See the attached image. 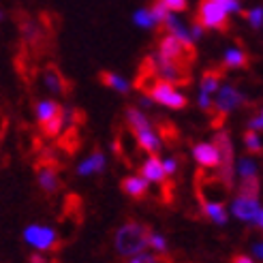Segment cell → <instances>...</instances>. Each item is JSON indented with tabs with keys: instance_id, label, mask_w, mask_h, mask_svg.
Masks as SVG:
<instances>
[{
	"instance_id": "6da1fadb",
	"label": "cell",
	"mask_w": 263,
	"mask_h": 263,
	"mask_svg": "<svg viewBox=\"0 0 263 263\" xmlns=\"http://www.w3.org/2000/svg\"><path fill=\"white\" fill-rule=\"evenodd\" d=\"M150 233H152L150 227L143 225V222H137V220L124 222L116 233V251L124 257H133V255L143 253V248L148 246Z\"/></svg>"
},
{
	"instance_id": "7a4b0ae2",
	"label": "cell",
	"mask_w": 263,
	"mask_h": 263,
	"mask_svg": "<svg viewBox=\"0 0 263 263\" xmlns=\"http://www.w3.org/2000/svg\"><path fill=\"white\" fill-rule=\"evenodd\" d=\"M161 58L169 60L178 64L182 69H193V64L197 62V49L193 43H182L180 39L172 36V34H161V41H159V51H156Z\"/></svg>"
},
{
	"instance_id": "3957f363",
	"label": "cell",
	"mask_w": 263,
	"mask_h": 263,
	"mask_svg": "<svg viewBox=\"0 0 263 263\" xmlns=\"http://www.w3.org/2000/svg\"><path fill=\"white\" fill-rule=\"evenodd\" d=\"M195 24H199L203 30H229V13L225 11L222 3L218 0H199V9H197Z\"/></svg>"
},
{
	"instance_id": "277c9868",
	"label": "cell",
	"mask_w": 263,
	"mask_h": 263,
	"mask_svg": "<svg viewBox=\"0 0 263 263\" xmlns=\"http://www.w3.org/2000/svg\"><path fill=\"white\" fill-rule=\"evenodd\" d=\"M150 99H152V103H161L165 107H172V109H184L189 105V99L184 95H180L176 90V86L167 84L163 80H159L156 86L150 90Z\"/></svg>"
},
{
	"instance_id": "5b68a950",
	"label": "cell",
	"mask_w": 263,
	"mask_h": 263,
	"mask_svg": "<svg viewBox=\"0 0 263 263\" xmlns=\"http://www.w3.org/2000/svg\"><path fill=\"white\" fill-rule=\"evenodd\" d=\"M24 238L28 244H32L39 251H51V248H58V235L54 229H47L41 225H30L26 227Z\"/></svg>"
},
{
	"instance_id": "8992f818",
	"label": "cell",
	"mask_w": 263,
	"mask_h": 263,
	"mask_svg": "<svg viewBox=\"0 0 263 263\" xmlns=\"http://www.w3.org/2000/svg\"><path fill=\"white\" fill-rule=\"evenodd\" d=\"M231 212L235 218L240 220H248V222H255V225H261V203L255 197H238L231 205Z\"/></svg>"
},
{
	"instance_id": "52a82bcc",
	"label": "cell",
	"mask_w": 263,
	"mask_h": 263,
	"mask_svg": "<svg viewBox=\"0 0 263 263\" xmlns=\"http://www.w3.org/2000/svg\"><path fill=\"white\" fill-rule=\"evenodd\" d=\"M41 75H43V84L47 86V90L56 92V95H62V97H67L71 92V82L62 75V71L56 64H45Z\"/></svg>"
},
{
	"instance_id": "ba28073f",
	"label": "cell",
	"mask_w": 263,
	"mask_h": 263,
	"mask_svg": "<svg viewBox=\"0 0 263 263\" xmlns=\"http://www.w3.org/2000/svg\"><path fill=\"white\" fill-rule=\"evenodd\" d=\"M242 103H244V97L235 88H231V86H218L216 88V99L212 103V107H216L222 114H229L231 109L240 107Z\"/></svg>"
},
{
	"instance_id": "9c48e42d",
	"label": "cell",
	"mask_w": 263,
	"mask_h": 263,
	"mask_svg": "<svg viewBox=\"0 0 263 263\" xmlns=\"http://www.w3.org/2000/svg\"><path fill=\"white\" fill-rule=\"evenodd\" d=\"M193 159L205 169H216L220 163L218 152L212 143H197V146H193Z\"/></svg>"
},
{
	"instance_id": "30bf717a",
	"label": "cell",
	"mask_w": 263,
	"mask_h": 263,
	"mask_svg": "<svg viewBox=\"0 0 263 263\" xmlns=\"http://www.w3.org/2000/svg\"><path fill=\"white\" fill-rule=\"evenodd\" d=\"M56 148L60 152H64L67 156H73L77 150L82 148V135H80V126H69L64 133L60 135Z\"/></svg>"
},
{
	"instance_id": "8fae6325",
	"label": "cell",
	"mask_w": 263,
	"mask_h": 263,
	"mask_svg": "<svg viewBox=\"0 0 263 263\" xmlns=\"http://www.w3.org/2000/svg\"><path fill=\"white\" fill-rule=\"evenodd\" d=\"M120 189L128 195L133 197V199H146L148 193H150V184L148 180H143L141 176H128L120 182Z\"/></svg>"
},
{
	"instance_id": "7c38bea8",
	"label": "cell",
	"mask_w": 263,
	"mask_h": 263,
	"mask_svg": "<svg viewBox=\"0 0 263 263\" xmlns=\"http://www.w3.org/2000/svg\"><path fill=\"white\" fill-rule=\"evenodd\" d=\"M133 137H135V141H137L139 150H146L150 156L159 154V150H161V139H159V135H156L154 130H152V126H150V128L135 130Z\"/></svg>"
},
{
	"instance_id": "4fadbf2b",
	"label": "cell",
	"mask_w": 263,
	"mask_h": 263,
	"mask_svg": "<svg viewBox=\"0 0 263 263\" xmlns=\"http://www.w3.org/2000/svg\"><path fill=\"white\" fill-rule=\"evenodd\" d=\"M222 77H225V69H222V64H218V67H208L203 71V77H201V92H205V95L216 92V88L222 82Z\"/></svg>"
},
{
	"instance_id": "5bb4252c",
	"label": "cell",
	"mask_w": 263,
	"mask_h": 263,
	"mask_svg": "<svg viewBox=\"0 0 263 263\" xmlns=\"http://www.w3.org/2000/svg\"><path fill=\"white\" fill-rule=\"evenodd\" d=\"M139 172H141V178H143V180H148V182H156V184L163 182V180L167 178V176H165V172H163V165H161V161L156 159V156H150V159L141 165Z\"/></svg>"
},
{
	"instance_id": "9a60e30c",
	"label": "cell",
	"mask_w": 263,
	"mask_h": 263,
	"mask_svg": "<svg viewBox=\"0 0 263 263\" xmlns=\"http://www.w3.org/2000/svg\"><path fill=\"white\" fill-rule=\"evenodd\" d=\"M105 169V154L97 148L95 152H92L88 159L80 165V169H77V172H80V176H92V174H101Z\"/></svg>"
},
{
	"instance_id": "2e32d148",
	"label": "cell",
	"mask_w": 263,
	"mask_h": 263,
	"mask_svg": "<svg viewBox=\"0 0 263 263\" xmlns=\"http://www.w3.org/2000/svg\"><path fill=\"white\" fill-rule=\"evenodd\" d=\"M251 62H248V54L242 49H229L225 54V62H222V69H248Z\"/></svg>"
},
{
	"instance_id": "e0dca14e",
	"label": "cell",
	"mask_w": 263,
	"mask_h": 263,
	"mask_svg": "<svg viewBox=\"0 0 263 263\" xmlns=\"http://www.w3.org/2000/svg\"><path fill=\"white\" fill-rule=\"evenodd\" d=\"M124 118H126V124L130 128V133H135V130H141V128H150V120L146 116H143L137 107H126L124 109Z\"/></svg>"
},
{
	"instance_id": "ac0fdd59",
	"label": "cell",
	"mask_w": 263,
	"mask_h": 263,
	"mask_svg": "<svg viewBox=\"0 0 263 263\" xmlns=\"http://www.w3.org/2000/svg\"><path fill=\"white\" fill-rule=\"evenodd\" d=\"M203 214L216 222V225H225L227 222V212H225V203H201Z\"/></svg>"
},
{
	"instance_id": "d6986e66",
	"label": "cell",
	"mask_w": 263,
	"mask_h": 263,
	"mask_svg": "<svg viewBox=\"0 0 263 263\" xmlns=\"http://www.w3.org/2000/svg\"><path fill=\"white\" fill-rule=\"evenodd\" d=\"M159 139L165 141L167 146H176V143L180 141V133H178V128L174 126V122H167V120H161L159 124Z\"/></svg>"
},
{
	"instance_id": "ffe728a7",
	"label": "cell",
	"mask_w": 263,
	"mask_h": 263,
	"mask_svg": "<svg viewBox=\"0 0 263 263\" xmlns=\"http://www.w3.org/2000/svg\"><path fill=\"white\" fill-rule=\"evenodd\" d=\"M99 82L105 84V86H109L118 92H128V84L122 80L118 73H111V71H101L99 73Z\"/></svg>"
},
{
	"instance_id": "44dd1931",
	"label": "cell",
	"mask_w": 263,
	"mask_h": 263,
	"mask_svg": "<svg viewBox=\"0 0 263 263\" xmlns=\"http://www.w3.org/2000/svg\"><path fill=\"white\" fill-rule=\"evenodd\" d=\"M60 109H62V105H58L54 101H41V103H39V107H36V120H39V124L47 122L49 118H54Z\"/></svg>"
},
{
	"instance_id": "7402d4cb",
	"label": "cell",
	"mask_w": 263,
	"mask_h": 263,
	"mask_svg": "<svg viewBox=\"0 0 263 263\" xmlns=\"http://www.w3.org/2000/svg\"><path fill=\"white\" fill-rule=\"evenodd\" d=\"M240 195L242 197H259V178L257 176H248V178H242L240 182Z\"/></svg>"
},
{
	"instance_id": "603a6c76",
	"label": "cell",
	"mask_w": 263,
	"mask_h": 263,
	"mask_svg": "<svg viewBox=\"0 0 263 263\" xmlns=\"http://www.w3.org/2000/svg\"><path fill=\"white\" fill-rule=\"evenodd\" d=\"M242 139H244V146H246V150L251 152V154H261V139H259V135H257V130H246V133L242 135Z\"/></svg>"
},
{
	"instance_id": "cb8c5ba5",
	"label": "cell",
	"mask_w": 263,
	"mask_h": 263,
	"mask_svg": "<svg viewBox=\"0 0 263 263\" xmlns=\"http://www.w3.org/2000/svg\"><path fill=\"white\" fill-rule=\"evenodd\" d=\"M150 13H152V17H154V22H156V28H161L163 22L167 20V15H169L172 11H169V9L161 3V0H154L152 7H150Z\"/></svg>"
},
{
	"instance_id": "d4e9b609",
	"label": "cell",
	"mask_w": 263,
	"mask_h": 263,
	"mask_svg": "<svg viewBox=\"0 0 263 263\" xmlns=\"http://www.w3.org/2000/svg\"><path fill=\"white\" fill-rule=\"evenodd\" d=\"M133 20H135L137 26H141V28H156V22H154V17H152L150 9H137L135 15H133Z\"/></svg>"
},
{
	"instance_id": "484cf974",
	"label": "cell",
	"mask_w": 263,
	"mask_h": 263,
	"mask_svg": "<svg viewBox=\"0 0 263 263\" xmlns=\"http://www.w3.org/2000/svg\"><path fill=\"white\" fill-rule=\"evenodd\" d=\"M130 263H172V257H167V253H161V257L156 255H141L137 259H133Z\"/></svg>"
},
{
	"instance_id": "4316f807",
	"label": "cell",
	"mask_w": 263,
	"mask_h": 263,
	"mask_svg": "<svg viewBox=\"0 0 263 263\" xmlns=\"http://www.w3.org/2000/svg\"><path fill=\"white\" fill-rule=\"evenodd\" d=\"M240 13L255 26V28H261V17H263V9L261 7H255L251 11H240Z\"/></svg>"
},
{
	"instance_id": "83f0119b",
	"label": "cell",
	"mask_w": 263,
	"mask_h": 263,
	"mask_svg": "<svg viewBox=\"0 0 263 263\" xmlns=\"http://www.w3.org/2000/svg\"><path fill=\"white\" fill-rule=\"evenodd\" d=\"M238 172L242 178H248V176H257V163H253L251 159H242L240 165H238Z\"/></svg>"
},
{
	"instance_id": "f1b7e54d",
	"label": "cell",
	"mask_w": 263,
	"mask_h": 263,
	"mask_svg": "<svg viewBox=\"0 0 263 263\" xmlns=\"http://www.w3.org/2000/svg\"><path fill=\"white\" fill-rule=\"evenodd\" d=\"M148 246H152L154 251L159 253H167V244H165V238L163 235H156V233H150V240H148Z\"/></svg>"
},
{
	"instance_id": "f546056e",
	"label": "cell",
	"mask_w": 263,
	"mask_h": 263,
	"mask_svg": "<svg viewBox=\"0 0 263 263\" xmlns=\"http://www.w3.org/2000/svg\"><path fill=\"white\" fill-rule=\"evenodd\" d=\"M161 3L169 11H186L189 9V0H161Z\"/></svg>"
},
{
	"instance_id": "4dcf8cb0",
	"label": "cell",
	"mask_w": 263,
	"mask_h": 263,
	"mask_svg": "<svg viewBox=\"0 0 263 263\" xmlns=\"http://www.w3.org/2000/svg\"><path fill=\"white\" fill-rule=\"evenodd\" d=\"M161 165H163L165 176H176V172H178V161H176V159H167V161L161 163Z\"/></svg>"
},
{
	"instance_id": "1f68e13d",
	"label": "cell",
	"mask_w": 263,
	"mask_h": 263,
	"mask_svg": "<svg viewBox=\"0 0 263 263\" xmlns=\"http://www.w3.org/2000/svg\"><path fill=\"white\" fill-rule=\"evenodd\" d=\"M261 122H263V118H261V114H257L255 118H251V122H248V126H251L253 130H257V133H259V130L263 128V124H261Z\"/></svg>"
},
{
	"instance_id": "d6a6232c",
	"label": "cell",
	"mask_w": 263,
	"mask_h": 263,
	"mask_svg": "<svg viewBox=\"0 0 263 263\" xmlns=\"http://www.w3.org/2000/svg\"><path fill=\"white\" fill-rule=\"evenodd\" d=\"M231 263H253V261L248 259L246 255H235V257L231 259Z\"/></svg>"
},
{
	"instance_id": "836d02e7",
	"label": "cell",
	"mask_w": 263,
	"mask_h": 263,
	"mask_svg": "<svg viewBox=\"0 0 263 263\" xmlns=\"http://www.w3.org/2000/svg\"><path fill=\"white\" fill-rule=\"evenodd\" d=\"M30 263H47V261H45L41 255H32V257H30Z\"/></svg>"
},
{
	"instance_id": "e575fe53",
	"label": "cell",
	"mask_w": 263,
	"mask_h": 263,
	"mask_svg": "<svg viewBox=\"0 0 263 263\" xmlns=\"http://www.w3.org/2000/svg\"><path fill=\"white\" fill-rule=\"evenodd\" d=\"M253 253H255L257 257H261V242H255V244H253Z\"/></svg>"
},
{
	"instance_id": "d590c367",
	"label": "cell",
	"mask_w": 263,
	"mask_h": 263,
	"mask_svg": "<svg viewBox=\"0 0 263 263\" xmlns=\"http://www.w3.org/2000/svg\"><path fill=\"white\" fill-rule=\"evenodd\" d=\"M0 17H3V13H0Z\"/></svg>"
},
{
	"instance_id": "8d00e7d4",
	"label": "cell",
	"mask_w": 263,
	"mask_h": 263,
	"mask_svg": "<svg viewBox=\"0 0 263 263\" xmlns=\"http://www.w3.org/2000/svg\"><path fill=\"white\" fill-rule=\"evenodd\" d=\"M218 3H222V0H218Z\"/></svg>"
}]
</instances>
